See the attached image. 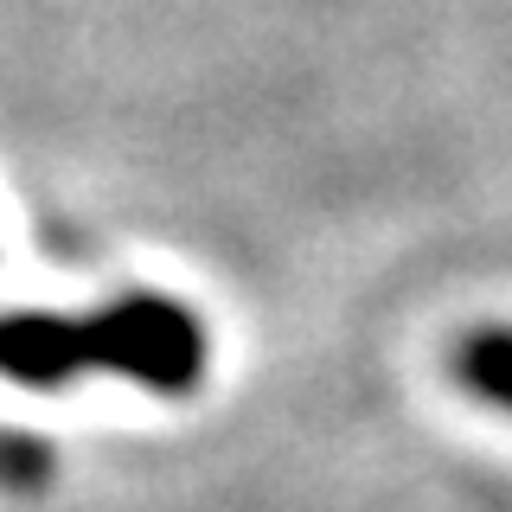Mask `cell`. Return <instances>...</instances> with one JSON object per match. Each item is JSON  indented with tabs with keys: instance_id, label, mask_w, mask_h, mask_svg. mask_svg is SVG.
<instances>
[{
	"instance_id": "1",
	"label": "cell",
	"mask_w": 512,
	"mask_h": 512,
	"mask_svg": "<svg viewBox=\"0 0 512 512\" xmlns=\"http://www.w3.org/2000/svg\"><path fill=\"white\" fill-rule=\"evenodd\" d=\"M212 372V333L180 295H116L90 314H0V384L64 391L77 378H122L154 397H192Z\"/></svg>"
},
{
	"instance_id": "2",
	"label": "cell",
	"mask_w": 512,
	"mask_h": 512,
	"mask_svg": "<svg viewBox=\"0 0 512 512\" xmlns=\"http://www.w3.org/2000/svg\"><path fill=\"white\" fill-rule=\"evenodd\" d=\"M448 372H455L461 391H474L480 404L512 416V327H474L461 333L455 352H448Z\"/></svg>"
},
{
	"instance_id": "3",
	"label": "cell",
	"mask_w": 512,
	"mask_h": 512,
	"mask_svg": "<svg viewBox=\"0 0 512 512\" xmlns=\"http://www.w3.org/2000/svg\"><path fill=\"white\" fill-rule=\"evenodd\" d=\"M58 474V455L45 442H32V436H13V429H0V487H45V480Z\"/></svg>"
}]
</instances>
